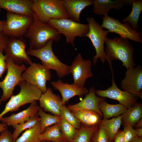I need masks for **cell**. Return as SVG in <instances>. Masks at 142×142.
I'll return each instance as SVG.
<instances>
[{
  "label": "cell",
  "mask_w": 142,
  "mask_h": 142,
  "mask_svg": "<svg viewBox=\"0 0 142 142\" xmlns=\"http://www.w3.org/2000/svg\"><path fill=\"white\" fill-rule=\"evenodd\" d=\"M105 43L106 60L110 68L112 67V61L116 59L121 61L127 69L134 67L136 64L133 56L134 49L128 39L120 37L107 38Z\"/></svg>",
  "instance_id": "6da1fadb"
},
{
  "label": "cell",
  "mask_w": 142,
  "mask_h": 142,
  "mask_svg": "<svg viewBox=\"0 0 142 142\" xmlns=\"http://www.w3.org/2000/svg\"><path fill=\"white\" fill-rule=\"evenodd\" d=\"M33 22L24 36L29 39L30 48L33 50L40 49L50 40L59 42L61 34L48 23L42 22L33 15Z\"/></svg>",
  "instance_id": "7a4b0ae2"
},
{
  "label": "cell",
  "mask_w": 142,
  "mask_h": 142,
  "mask_svg": "<svg viewBox=\"0 0 142 142\" xmlns=\"http://www.w3.org/2000/svg\"><path fill=\"white\" fill-rule=\"evenodd\" d=\"M17 85L20 88L19 92L11 97L4 110L0 113V119L9 112L16 111L23 105L39 100L43 93L36 86L24 80L20 82Z\"/></svg>",
  "instance_id": "3957f363"
},
{
  "label": "cell",
  "mask_w": 142,
  "mask_h": 142,
  "mask_svg": "<svg viewBox=\"0 0 142 142\" xmlns=\"http://www.w3.org/2000/svg\"><path fill=\"white\" fill-rule=\"evenodd\" d=\"M54 41L50 40L43 47L37 50L29 48L26 53L28 55L38 58L44 66L50 70H54L58 77L62 78L70 73V66L61 62L54 53L52 48Z\"/></svg>",
  "instance_id": "277c9868"
},
{
  "label": "cell",
  "mask_w": 142,
  "mask_h": 142,
  "mask_svg": "<svg viewBox=\"0 0 142 142\" xmlns=\"http://www.w3.org/2000/svg\"><path fill=\"white\" fill-rule=\"evenodd\" d=\"M33 15L46 23L50 19L69 18L62 0H33Z\"/></svg>",
  "instance_id": "5b68a950"
},
{
  "label": "cell",
  "mask_w": 142,
  "mask_h": 142,
  "mask_svg": "<svg viewBox=\"0 0 142 142\" xmlns=\"http://www.w3.org/2000/svg\"><path fill=\"white\" fill-rule=\"evenodd\" d=\"M6 61L7 65V73L3 80L0 82V88L3 91L0 99L3 102L7 100L13 95L15 87L20 82L24 80L22 74L27 68L24 64L21 65L17 64L11 58L7 56Z\"/></svg>",
  "instance_id": "8992f818"
},
{
  "label": "cell",
  "mask_w": 142,
  "mask_h": 142,
  "mask_svg": "<svg viewBox=\"0 0 142 142\" xmlns=\"http://www.w3.org/2000/svg\"><path fill=\"white\" fill-rule=\"evenodd\" d=\"M66 38V43L74 47V41L76 37H85L89 29L88 24H82L69 18L51 19L47 23Z\"/></svg>",
  "instance_id": "52a82bcc"
},
{
  "label": "cell",
  "mask_w": 142,
  "mask_h": 142,
  "mask_svg": "<svg viewBox=\"0 0 142 142\" xmlns=\"http://www.w3.org/2000/svg\"><path fill=\"white\" fill-rule=\"evenodd\" d=\"M86 19L89 29L86 37L90 40L96 52V55L93 58V64H95L99 58L104 64L106 60L104 44L107 38V36L110 32L108 30H104L94 17H87Z\"/></svg>",
  "instance_id": "ba28073f"
},
{
  "label": "cell",
  "mask_w": 142,
  "mask_h": 142,
  "mask_svg": "<svg viewBox=\"0 0 142 142\" xmlns=\"http://www.w3.org/2000/svg\"><path fill=\"white\" fill-rule=\"evenodd\" d=\"M6 16V20L2 32L10 38H22L33 20V16H27L8 12H7Z\"/></svg>",
  "instance_id": "9c48e42d"
},
{
  "label": "cell",
  "mask_w": 142,
  "mask_h": 142,
  "mask_svg": "<svg viewBox=\"0 0 142 142\" xmlns=\"http://www.w3.org/2000/svg\"><path fill=\"white\" fill-rule=\"evenodd\" d=\"M103 21L101 27L108 29L109 32L116 33L122 38L142 43V33L132 29L129 23H122L119 20L110 17L108 15L103 16Z\"/></svg>",
  "instance_id": "30bf717a"
},
{
  "label": "cell",
  "mask_w": 142,
  "mask_h": 142,
  "mask_svg": "<svg viewBox=\"0 0 142 142\" xmlns=\"http://www.w3.org/2000/svg\"><path fill=\"white\" fill-rule=\"evenodd\" d=\"M23 80L37 87L42 93L46 91V83L51 78L50 70L42 64L32 62L22 73Z\"/></svg>",
  "instance_id": "8fae6325"
},
{
  "label": "cell",
  "mask_w": 142,
  "mask_h": 142,
  "mask_svg": "<svg viewBox=\"0 0 142 142\" xmlns=\"http://www.w3.org/2000/svg\"><path fill=\"white\" fill-rule=\"evenodd\" d=\"M112 78L111 86L104 90H95L97 96L103 98H107L118 101L127 109L134 106L137 103L139 97L125 91L119 89L115 82L113 71L112 72Z\"/></svg>",
  "instance_id": "7c38bea8"
},
{
  "label": "cell",
  "mask_w": 142,
  "mask_h": 142,
  "mask_svg": "<svg viewBox=\"0 0 142 142\" xmlns=\"http://www.w3.org/2000/svg\"><path fill=\"white\" fill-rule=\"evenodd\" d=\"M26 45L22 38H10L4 50L6 56L16 64L21 65L24 63L30 65L32 62L26 51Z\"/></svg>",
  "instance_id": "4fadbf2b"
},
{
  "label": "cell",
  "mask_w": 142,
  "mask_h": 142,
  "mask_svg": "<svg viewBox=\"0 0 142 142\" xmlns=\"http://www.w3.org/2000/svg\"><path fill=\"white\" fill-rule=\"evenodd\" d=\"M92 62L90 60H84L82 55L78 53L70 66V73L74 80L73 84L84 87L88 78L93 77L91 67Z\"/></svg>",
  "instance_id": "5bb4252c"
},
{
  "label": "cell",
  "mask_w": 142,
  "mask_h": 142,
  "mask_svg": "<svg viewBox=\"0 0 142 142\" xmlns=\"http://www.w3.org/2000/svg\"><path fill=\"white\" fill-rule=\"evenodd\" d=\"M123 91H127L142 99V69L138 65L127 69L125 77L121 82Z\"/></svg>",
  "instance_id": "9a60e30c"
},
{
  "label": "cell",
  "mask_w": 142,
  "mask_h": 142,
  "mask_svg": "<svg viewBox=\"0 0 142 142\" xmlns=\"http://www.w3.org/2000/svg\"><path fill=\"white\" fill-rule=\"evenodd\" d=\"M51 84L54 88L57 90L61 93L62 101L64 104L70 98L76 96L82 97L86 95L89 90L85 87L65 83L61 80L53 81Z\"/></svg>",
  "instance_id": "2e32d148"
},
{
  "label": "cell",
  "mask_w": 142,
  "mask_h": 142,
  "mask_svg": "<svg viewBox=\"0 0 142 142\" xmlns=\"http://www.w3.org/2000/svg\"><path fill=\"white\" fill-rule=\"evenodd\" d=\"M39 100L40 107L44 111L60 116V109L65 104L59 96L54 93L50 88H47L46 91L42 93Z\"/></svg>",
  "instance_id": "e0dca14e"
},
{
  "label": "cell",
  "mask_w": 142,
  "mask_h": 142,
  "mask_svg": "<svg viewBox=\"0 0 142 142\" xmlns=\"http://www.w3.org/2000/svg\"><path fill=\"white\" fill-rule=\"evenodd\" d=\"M95 90L94 87H92L89 89L88 93L83 100L76 104L69 105L67 107L71 111L82 110L94 111L103 117L99 103L105 100L103 98L97 97L95 94Z\"/></svg>",
  "instance_id": "ac0fdd59"
},
{
  "label": "cell",
  "mask_w": 142,
  "mask_h": 142,
  "mask_svg": "<svg viewBox=\"0 0 142 142\" xmlns=\"http://www.w3.org/2000/svg\"><path fill=\"white\" fill-rule=\"evenodd\" d=\"M33 0H0V6L7 12L33 17Z\"/></svg>",
  "instance_id": "d6986e66"
},
{
  "label": "cell",
  "mask_w": 142,
  "mask_h": 142,
  "mask_svg": "<svg viewBox=\"0 0 142 142\" xmlns=\"http://www.w3.org/2000/svg\"><path fill=\"white\" fill-rule=\"evenodd\" d=\"M39 107L36 102L34 101L31 103L27 109L9 116L3 117L0 119V121L7 126H12L14 128L16 126L25 122L30 117L38 115Z\"/></svg>",
  "instance_id": "ffe728a7"
},
{
  "label": "cell",
  "mask_w": 142,
  "mask_h": 142,
  "mask_svg": "<svg viewBox=\"0 0 142 142\" xmlns=\"http://www.w3.org/2000/svg\"><path fill=\"white\" fill-rule=\"evenodd\" d=\"M134 0H94L93 11L95 14L103 16L108 15L111 9L120 10L125 5L132 6Z\"/></svg>",
  "instance_id": "44dd1931"
},
{
  "label": "cell",
  "mask_w": 142,
  "mask_h": 142,
  "mask_svg": "<svg viewBox=\"0 0 142 142\" xmlns=\"http://www.w3.org/2000/svg\"><path fill=\"white\" fill-rule=\"evenodd\" d=\"M69 17V18L80 23V15L82 11L87 7L93 5V0H62Z\"/></svg>",
  "instance_id": "7402d4cb"
},
{
  "label": "cell",
  "mask_w": 142,
  "mask_h": 142,
  "mask_svg": "<svg viewBox=\"0 0 142 142\" xmlns=\"http://www.w3.org/2000/svg\"><path fill=\"white\" fill-rule=\"evenodd\" d=\"M71 111L84 126L93 127L99 126L100 124L102 117L95 112L82 110Z\"/></svg>",
  "instance_id": "603a6c76"
},
{
  "label": "cell",
  "mask_w": 142,
  "mask_h": 142,
  "mask_svg": "<svg viewBox=\"0 0 142 142\" xmlns=\"http://www.w3.org/2000/svg\"><path fill=\"white\" fill-rule=\"evenodd\" d=\"M142 118V104L137 103L132 107L127 109L122 114V123L133 127Z\"/></svg>",
  "instance_id": "cb8c5ba5"
},
{
  "label": "cell",
  "mask_w": 142,
  "mask_h": 142,
  "mask_svg": "<svg viewBox=\"0 0 142 142\" xmlns=\"http://www.w3.org/2000/svg\"><path fill=\"white\" fill-rule=\"evenodd\" d=\"M100 109L103 115V119H108L113 117H116L123 114L127 108L120 104H110L105 100L99 103Z\"/></svg>",
  "instance_id": "d4e9b609"
},
{
  "label": "cell",
  "mask_w": 142,
  "mask_h": 142,
  "mask_svg": "<svg viewBox=\"0 0 142 142\" xmlns=\"http://www.w3.org/2000/svg\"><path fill=\"white\" fill-rule=\"evenodd\" d=\"M41 141L52 142H67L60 130V122L47 128L39 136Z\"/></svg>",
  "instance_id": "484cf974"
},
{
  "label": "cell",
  "mask_w": 142,
  "mask_h": 142,
  "mask_svg": "<svg viewBox=\"0 0 142 142\" xmlns=\"http://www.w3.org/2000/svg\"><path fill=\"white\" fill-rule=\"evenodd\" d=\"M132 6L131 13L122 21L123 23H129L131 25L132 29L137 31L139 17L142 11V0H134Z\"/></svg>",
  "instance_id": "4316f807"
},
{
  "label": "cell",
  "mask_w": 142,
  "mask_h": 142,
  "mask_svg": "<svg viewBox=\"0 0 142 142\" xmlns=\"http://www.w3.org/2000/svg\"><path fill=\"white\" fill-rule=\"evenodd\" d=\"M122 114L110 119L102 120L100 125L107 132L110 141H113V138L118 133L122 123Z\"/></svg>",
  "instance_id": "83f0119b"
},
{
  "label": "cell",
  "mask_w": 142,
  "mask_h": 142,
  "mask_svg": "<svg viewBox=\"0 0 142 142\" xmlns=\"http://www.w3.org/2000/svg\"><path fill=\"white\" fill-rule=\"evenodd\" d=\"M40 122L34 127L26 130L14 142H40Z\"/></svg>",
  "instance_id": "f1b7e54d"
},
{
  "label": "cell",
  "mask_w": 142,
  "mask_h": 142,
  "mask_svg": "<svg viewBox=\"0 0 142 142\" xmlns=\"http://www.w3.org/2000/svg\"><path fill=\"white\" fill-rule=\"evenodd\" d=\"M38 115L40 119V130L41 134L43 133L48 127L60 122L62 118L53 115L48 114L40 107Z\"/></svg>",
  "instance_id": "f546056e"
},
{
  "label": "cell",
  "mask_w": 142,
  "mask_h": 142,
  "mask_svg": "<svg viewBox=\"0 0 142 142\" xmlns=\"http://www.w3.org/2000/svg\"><path fill=\"white\" fill-rule=\"evenodd\" d=\"M99 126L88 127L81 125L78 129L75 137L70 142H90L93 134L97 130Z\"/></svg>",
  "instance_id": "4dcf8cb0"
},
{
  "label": "cell",
  "mask_w": 142,
  "mask_h": 142,
  "mask_svg": "<svg viewBox=\"0 0 142 142\" xmlns=\"http://www.w3.org/2000/svg\"><path fill=\"white\" fill-rule=\"evenodd\" d=\"M40 121V117L38 115H36L30 117L25 122L16 126L12 134V142L15 141L22 132L34 127Z\"/></svg>",
  "instance_id": "1f68e13d"
},
{
  "label": "cell",
  "mask_w": 142,
  "mask_h": 142,
  "mask_svg": "<svg viewBox=\"0 0 142 142\" xmlns=\"http://www.w3.org/2000/svg\"><path fill=\"white\" fill-rule=\"evenodd\" d=\"M60 124V131L63 136L67 142H71L76 136L78 129H76L63 118H62Z\"/></svg>",
  "instance_id": "d6a6232c"
},
{
  "label": "cell",
  "mask_w": 142,
  "mask_h": 142,
  "mask_svg": "<svg viewBox=\"0 0 142 142\" xmlns=\"http://www.w3.org/2000/svg\"><path fill=\"white\" fill-rule=\"evenodd\" d=\"M60 116L65 119L69 123L77 129H79L81 123L73 114L68 108L63 105L60 110Z\"/></svg>",
  "instance_id": "836d02e7"
},
{
  "label": "cell",
  "mask_w": 142,
  "mask_h": 142,
  "mask_svg": "<svg viewBox=\"0 0 142 142\" xmlns=\"http://www.w3.org/2000/svg\"><path fill=\"white\" fill-rule=\"evenodd\" d=\"M109 135L105 129L100 125L93 134L91 142H109Z\"/></svg>",
  "instance_id": "e575fe53"
},
{
  "label": "cell",
  "mask_w": 142,
  "mask_h": 142,
  "mask_svg": "<svg viewBox=\"0 0 142 142\" xmlns=\"http://www.w3.org/2000/svg\"><path fill=\"white\" fill-rule=\"evenodd\" d=\"M123 125V131L125 142H129L134 138L136 136L137 131L133 127L127 125Z\"/></svg>",
  "instance_id": "d590c367"
},
{
  "label": "cell",
  "mask_w": 142,
  "mask_h": 142,
  "mask_svg": "<svg viewBox=\"0 0 142 142\" xmlns=\"http://www.w3.org/2000/svg\"><path fill=\"white\" fill-rule=\"evenodd\" d=\"M3 50L0 51V78L7 70V65L6 61V56L3 53Z\"/></svg>",
  "instance_id": "8d00e7d4"
},
{
  "label": "cell",
  "mask_w": 142,
  "mask_h": 142,
  "mask_svg": "<svg viewBox=\"0 0 142 142\" xmlns=\"http://www.w3.org/2000/svg\"><path fill=\"white\" fill-rule=\"evenodd\" d=\"M12 134L7 129L1 133L0 142H12Z\"/></svg>",
  "instance_id": "74e56055"
},
{
  "label": "cell",
  "mask_w": 142,
  "mask_h": 142,
  "mask_svg": "<svg viewBox=\"0 0 142 142\" xmlns=\"http://www.w3.org/2000/svg\"><path fill=\"white\" fill-rule=\"evenodd\" d=\"M9 37L0 32V51L4 50L8 43Z\"/></svg>",
  "instance_id": "f35d334b"
},
{
  "label": "cell",
  "mask_w": 142,
  "mask_h": 142,
  "mask_svg": "<svg viewBox=\"0 0 142 142\" xmlns=\"http://www.w3.org/2000/svg\"><path fill=\"white\" fill-rule=\"evenodd\" d=\"M114 142H125L123 131L120 129L115 136L113 140Z\"/></svg>",
  "instance_id": "ab89813d"
},
{
  "label": "cell",
  "mask_w": 142,
  "mask_h": 142,
  "mask_svg": "<svg viewBox=\"0 0 142 142\" xmlns=\"http://www.w3.org/2000/svg\"><path fill=\"white\" fill-rule=\"evenodd\" d=\"M7 125L5 123L0 124V133L7 129Z\"/></svg>",
  "instance_id": "60d3db41"
},
{
  "label": "cell",
  "mask_w": 142,
  "mask_h": 142,
  "mask_svg": "<svg viewBox=\"0 0 142 142\" xmlns=\"http://www.w3.org/2000/svg\"><path fill=\"white\" fill-rule=\"evenodd\" d=\"M129 142H142V137L135 136Z\"/></svg>",
  "instance_id": "b9f144b4"
},
{
  "label": "cell",
  "mask_w": 142,
  "mask_h": 142,
  "mask_svg": "<svg viewBox=\"0 0 142 142\" xmlns=\"http://www.w3.org/2000/svg\"><path fill=\"white\" fill-rule=\"evenodd\" d=\"M136 129L142 128V119H141L134 126Z\"/></svg>",
  "instance_id": "7bdbcfd3"
},
{
  "label": "cell",
  "mask_w": 142,
  "mask_h": 142,
  "mask_svg": "<svg viewBox=\"0 0 142 142\" xmlns=\"http://www.w3.org/2000/svg\"><path fill=\"white\" fill-rule=\"evenodd\" d=\"M137 131L136 136L138 137H142V128L136 129Z\"/></svg>",
  "instance_id": "ee69618b"
},
{
  "label": "cell",
  "mask_w": 142,
  "mask_h": 142,
  "mask_svg": "<svg viewBox=\"0 0 142 142\" xmlns=\"http://www.w3.org/2000/svg\"><path fill=\"white\" fill-rule=\"evenodd\" d=\"M6 20L0 21V32H2Z\"/></svg>",
  "instance_id": "f6af8a7d"
},
{
  "label": "cell",
  "mask_w": 142,
  "mask_h": 142,
  "mask_svg": "<svg viewBox=\"0 0 142 142\" xmlns=\"http://www.w3.org/2000/svg\"><path fill=\"white\" fill-rule=\"evenodd\" d=\"M2 101L0 99V105H1L2 104Z\"/></svg>",
  "instance_id": "bcb514c9"
},
{
  "label": "cell",
  "mask_w": 142,
  "mask_h": 142,
  "mask_svg": "<svg viewBox=\"0 0 142 142\" xmlns=\"http://www.w3.org/2000/svg\"><path fill=\"white\" fill-rule=\"evenodd\" d=\"M40 142H46V141H42Z\"/></svg>",
  "instance_id": "7dc6e473"
},
{
  "label": "cell",
  "mask_w": 142,
  "mask_h": 142,
  "mask_svg": "<svg viewBox=\"0 0 142 142\" xmlns=\"http://www.w3.org/2000/svg\"><path fill=\"white\" fill-rule=\"evenodd\" d=\"M1 8L0 6V13L1 12Z\"/></svg>",
  "instance_id": "c3c4849f"
},
{
  "label": "cell",
  "mask_w": 142,
  "mask_h": 142,
  "mask_svg": "<svg viewBox=\"0 0 142 142\" xmlns=\"http://www.w3.org/2000/svg\"><path fill=\"white\" fill-rule=\"evenodd\" d=\"M46 142H52L48 141H46Z\"/></svg>",
  "instance_id": "681fc988"
},
{
  "label": "cell",
  "mask_w": 142,
  "mask_h": 142,
  "mask_svg": "<svg viewBox=\"0 0 142 142\" xmlns=\"http://www.w3.org/2000/svg\"><path fill=\"white\" fill-rule=\"evenodd\" d=\"M109 142H113V141H110Z\"/></svg>",
  "instance_id": "f907efd6"
},
{
  "label": "cell",
  "mask_w": 142,
  "mask_h": 142,
  "mask_svg": "<svg viewBox=\"0 0 142 142\" xmlns=\"http://www.w3.org/2000/svg\"></svg>",
  "instance_id": "816d5d0a"
}]
</instances>
